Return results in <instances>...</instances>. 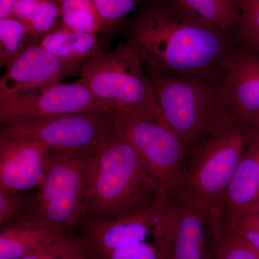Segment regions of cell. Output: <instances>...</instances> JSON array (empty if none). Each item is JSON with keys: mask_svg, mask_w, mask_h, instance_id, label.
Instances as JSON below:
<instances>
[{"mask_svg": "<svg viewBox=\"0 0 259 259\" xmlns=\"http://www.w3.org/2000/svg\"><path fill=\"white\" fill-rule=\"evenodd\" d=\"M133 20L130 37L148 72L217 81L238 38L200 18L180 0H149Z\"/></svg>", "mask_w": 259, "mask_h": 259, "instance_id": "cell-1", "label": "cell"}, {"mask_svg": "<svg viewBox=\"0 0 259 259\" xmlns=\"http://www.w3.org/2000/svg\"><path fill=\"white\" fill-rule=\"evenodd\" d=\"M161 199L158 185L137 153L113 127L95 151L83 221H117L144 212Z\"/></svg>", "mask_w": 259, "mask_h": 259, "instance_id": "cell-2", "label": "cell"}, {"mask_svg": "<svg viewBox=\"0 0 259 259\" xmlns=\"http://www.w3.org/2000/svg\"><path fill=\"white\" fill-rule=\"evenodd\" d=\"M95 151L51 150L44 182L31 204L18 217L2 226L44 227L76 234L86 211Z\"/></svg>", "mask_w": 259, "mask_h": 259, "instance_id": "cell-3", "label": "cell"}, {"mask_svg": "<svg viewBox=\"0 0 259 259\" xmlns=\"http://www.w3.org/2000/svg\"><path fill=\"white\" fill-rule=\"evenodd\" d=\"M76 235L91 259H171L168 199L117 221H82Z\"/></svg>", "mask_w": 259, "mask_h": 259, "instance_id": "cell-4", "label": "cell"}, {"mask_svg": "<svg viewBox=\"0 0 259 259\" xmlns=\"http://www.w3.org/2000/svg\"><path fill=\"white\" fill-rule=\"evenodd\" d=\"M162 117L180 137L185 162L206 139L232 122L220 96L218 81L148 72Z\"/></svg>", "mask_w": 259, "mask_h": 259, "instance_id": "cell-5", "label": "cell"}, {"mask_svg": "<svg viewBox=\"0 0 259 259\" xmlns=\"http://www.w3.org/2000/svg\"><path fill=\"white\" fill-rule=\"evenodd\" d=\"M144 69L139 48L129 38L113 50L100 51L83 61L80 80L111 110L160 111Z\"/></svg>", "mask_w": 259, "mask_h": 259, "instance_id": "cell-6", "label": "cell"}, {"mask_svg": "<svg viewBox=\"0 0 259 259\" xmlns=\"http://www.w3.org/2000/svg\"><path fill=\"white\" fill-rule=\"evenodd\" d=\"M114 128L134 148L159 188L161 199L175 190L185 171L183 144L160 111L114 109Z\"/></svg>", "mask_w": 259, "mask_h": 259, "instance_id": "cell-7", "label": "cell"}, {"mask_svg": "<svg viewBox=\"0 0 259 259\" xmlns=\"http://www.w3.org/2000/svg\"><path fill=\"white\" fill-rule=\"evenodd\" d=\"M253 136L233 122L227 124L191 155L171 194L214 210Z\"/></svg>", "mask_w": 259, "mask_h": 259, "instance_id": "cell-8", "label": "cell"}, {"mask_svg": "<svg viewBox=\"0 0 259 259\" xmlns=\"http://www.w3.org/2000/svg\"><path fill=\"white\" fill-rule=\"evenodd\" d=\"M113 127L111 112L96 110L7 124L0 138L36 141L54 151L90 152Z\"/></svg>", "mask_w": 259, "mask_h": 259, "instance_id": "cell-9", "label": "cell"}, {"mask_svg": "<svg viewBox=\"0 0 259 259\" xmlns=\"http://www.w3.org/2000/svg\"><path fill=\"white\" fill-rule=\"evenodd\" d=\"M96 110H112L97 100L79 79L76 82L58 83L0 99V125Z\"/></svg>", "mask_w": 259, "mask_h": 259, "instance_id": "cell-10", "label": "cell"}, {"mask_svg": "<svg viewBox=\"0 0 259 259\" xmlns=\"http://www.w3.org/2000/svg\"><path fill=\"white\" fill-rule=\"evenodd\" d=\"M229 118L249 134H259V52L239 40L218 81Z\"/></svg>", "mask_w": 259, "mask_h": 259, "instance_id": "cell-11", "label": "cell"}, {"mask_svg": "<svg viewBox=\"0 0 259 259\" xmlns=\"http://www.w3.org/2000/svg\"><path fill=\"white\" fill-rule=\"evenodd\" d=\"M171 259H214L223 231L214 209L172 193Z\"/></svg>", "mask_w": 259, "mask_h": 259, "instance_id": "cell-12", "label": "cell"}, {"mask_svg": "<svg viewBox=\"0 0 259 259\" xmlns=\"http://www.w3.org/2000/svg\"><path fill=\"white\" fill-rule=\"evenodd\" d=\"M83 63L62 60L40 44L28 48L5 69L0 79V99L61 82L81 74Z\"/></svg>", "mask_w": 259, "mask_h": 259, "instance_id": "cell-13", "label": "cell"}, {"mask_svg": "<svg viewBox=\"0 0 259 259\" xmlns=\"http://www.w3.org/2000/svg\"><path fill=\"white\" fill-rule=\"evenodd\" d=\"M51 151L36 141L0 138V190L20 193L37 190Z\"/></svg>", "mask_w": 259, "mask_h": 259, "instance_id": "cell-14", "label": "cell"}, {"mask_svg": "<svg viewBox=\"0 0 259 259\" xmlns=\"http://www.w3.org/2000/svg\"><path fill=\"white\" fill-rule=\"evenodd\" d=\"M258 202L259 134H257L250 140L214 212L223 227L233 218L252 212Z\"/></svg>", "mask_w": 259, "mask_h": 259, "instance_id": "cell-15", "label": "cell"}, {"mask_svg": "<svg viewBox=\"0 0 259 259\" xmlns=\"http://www.w3.org/2000/svg\"><path fill=\"white\" fill-rule=\"evenodd\" d=\"M96 35L76 31L61 25L42 37L40 45L62 60L83 63L88 58L102 51Z\"/></svg>", "mask_w": 259, "mask_h": 259, "instance_id": "cell-16", "label": "cell"}, {"mask_svg": "<svg viewBox=\"0 0 259 259\" xmlns=\"http://www.w3.org/2000/svg\"><path fill=\"white\" fill-rule=\"evenodd\" d=\"M64 234L67 233L44 227H0V259L22 258Z\"/></svg>", "mask_w": 259, "mask_h": 259, "instance_id": "cell-17", "label": "cell"}, {"mask_svg": "<svg viewBox=\"0 0 259 259\" xmlns=\"http://www.w3.org/2000/svg\"><path fill=\"white\" fill-rule=\"evenodd\" d=\"M200 18L220 30L237 37L240 22L236 0H180Z\"/></svg>", "mask_w": 259, "mask_h": 259, "instance_id": "cell-18", "label": "cell"}, {"mask_svg": "<svg viewBox=\"0 0 259 259\" xmlns=\"http://www.w3.org/2000/svg\"><path fill=\"white\" fill-rule=\"evenodd\" d=\"M40 41L18 19L0 18V66L7 69L22 53Z\"/></svg>", "mask_w": 259, "mask_h": 259, "instance_id": "cell-19", "label": "cell"}, {"mask_svg": "<svg viewBox=\"0 0 259 259\" xmlns=\"http://www.w3.org/2000/svg\"><path fill=\"white\" fill-rule=\"evenodd\" d=\"M61 10L63 26L76 31L97 34L101 21L93 0H56Z\"/></svg>", "mask_w": 259, "mask_h": 259, "instance_id": "cell-20", "label": "cell"}, {"mask_svg": "<svg viewBox=\"0 0 259 259\" xmlns=\"http://www.w3.org/2000/svg\"><path fill=\"white\" fill-rule=\"evenodd\" d=\"M85 252L76 234H64L20 259H81Z\"/></svg>", "mask_w": 259, "mask_h": 259, "instance_id": "cell-21", "label": "cell"}, {"mask_svg": "<svg viewBox=\"0 0 259 259\" xmlns=\"http://www.w3.org/2000/svg\"><path fill=\"white\" fill-rule=\"evenodd\" d=\"M240 22L238 40L259 52V0H236Z\"/></svg>", "mask_w": 259, "mask_h": 259, "instance_id": "cell-22", "label": "cell"}, {"mask_svg": "<svg viewBox=\"0 0 259 259\" xmlns=\"http://www.w3.org/2000/svg\"><path fill=\"white\" fill-rule=\"evenodd\" d=\"M214 259H259V252L236 232L223 228Z\"/></svg>", "mask_w": 259, "mask_h": 259, "instance_id": "cell-23", "label": "cell"}, {"mask_svg": "<svg viewBox=\"0 0 259 259\" xmlns=\"http://www.w3.org/2000/svg\"><path fill=\"white\" fill-rule=\"evenodd\" d=\"M146 0H93L100 21L102 31L117 25Z\"/></svg>", "mask_w": 259, "mask_h": 259, "instance_id": "cell-24", "label": "cell"}, {"mask_svg": "<svg viewBox=\"0 0 259 259\" xmlns=\"http://www.w3.org/2000/svg\"><path fill=\"white\" fill-rule=\"evenodd\" d=\"M60 16V8L56 0H40L26 26L34 35L41 39L55 28Z\"/></svg>", "mask_w": 259, "mask_h": 259, "instance_id": "cell-25", "label": "cell"}, {"mask_svg": "<svg viewBox=\"0 0 259 259\" xmlns=\"http://www.w3.org/2000/svg\"><path fill=\"white\" fill-rule=\"evenodd\" d=\"M37 190L10 193L0 190V226L25 212L35 198Z\"/></svg>", "mask_w": 259, "mask_h": 259, "instance_id": "cell-26", "label": "cell"}, {"mask_svg": "<svg viewBox=\"0 0 259 259\" xmlns=\"http://www.w3.org/2000/svg\"><path fill=\"white\" fill-rule=\"evenodd\" d=\"M16 0H0V18L9 16L10 10Z\"/></svg>", "mask_w": 259, "mask_h": 259, "instance_id": "cell-27", "label": "cell"}, {"mask_svg": "<svg viewBox=\"0 0 259 259\" xmlns=\"http://www.w3.org/2000/svg\"><path fill=\"white\" fill-rule=\"evenodd\" d=\"M249 212L250 218L253 220L255 224L259 228V214L255 212Z\"/></svg>", "mask_w": 259, "mask_h": 259, "instance_id": "cell-28", "label": "cell"}, {"mask_svg": "<svg viewBox=\"0 0 259 259\" xmlns=\"http://www.w3.org/2000/svg\"><path fill=\"white\" fill-rule=\"evenodd\" d=\"M252 212H255L257 213H258L259 214V202H258V204H256V206H255L254 209H253Z\"/></svg>", "mask_w": 259, "mask_h": 259, "instance_id": "cell-29", "label": "cell"}, {"mask_svg": "<svg viewBox=\"0 0 259 259\" xmlns=\"http://www.w3.org/2000/svg\"><path fill=\"white\" fill-rule=\"evenodd\" d=\"M81 259H91L90 258V257L88 256V255L85 253L84 256L82 257Z\"/></svg>", "mask_w": 259, "mask_h": 259, "instance_id": "cell-30", "label": "cell"}]
</instances>
